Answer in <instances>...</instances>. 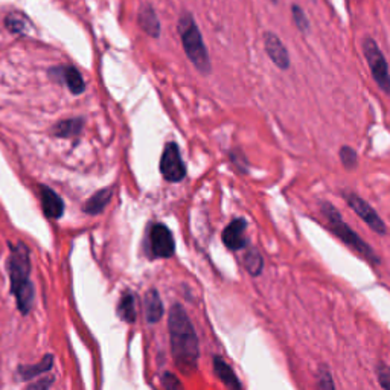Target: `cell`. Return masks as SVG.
Segmentation results:
<instances>
[{
	"label": "cell",
	"instance_id": "6da1fadb",
	"mask_svg": "<svg viewBox=\"0 0 390 390\" xmlns=\"http://www.w3.org/2000/svg\"><path fill=\"white\" fill-rule=\"evenodd\" d=\"M168 329L171 341V354L174 363L183 374H191L197 369L200 357L199 337L191 319L180 305H172L168 316Z\"/></svg>",
	"mask_w": 390,
	"mask_h": 390
},
{
	"label": "cell",
	"instance_id": "7a4b0ae2",
	"mask_svg": "<svg viewBox=\"0 0 390 390\" xmlns=\"http://www.w3.org/2000/svg\"><path fill=\"white\" fill-rule=\"evenodd\" d=\"M8 273L11 280V292L22 314H29L34 305V285L31 280V258L23 242L9 244Z\"/></svg>",
	"mask_w": 390,
	"mask_h": 390
},
{
	"label": "cell",
	"instance_id": "3957f363",
	"mask_svg": "<svg viewBox=\"0 0 390 390\" xmlns=\"http://www.w3.org/2000/svg\"><path fill=\"white\" fill-rule=\"evenodd\" d=\"M177 29L182 38L184 54L189 58L192 66L201 75H209L212 72L211 57L206 45H204L200 29L194 20V16L191 13H183L179 18Z\"/></svg>",
	"mask_w": 390,
	"mask_h": 390
},
{
	"label": "cell",
	"instance_id": "277c9868",
	"mask_svg": "<svg viewBox=\"0 0 390 390\" xmlns=\"http://www.w3.org/2000/svg\"><path fill=\"white\" fill-rule=\"evenodd\" d=\"M321 215L325 217L331 232L337 235L341 240V242H345L349 249H353L360 256L370 262V264H379V256L374 252V249L348 226L343 218H341L340 212L333 204H329L326 201L321 203Z\"/></svg>",
	"mask_w": 390,
	"mask_h": 390
},
{
	"label": "cell",
	"instance_id": "5b68a950",
	"mask_svg": "<svg viewBox=\"0 0 390 390\" xmlns=\"http://www.w3.org/2000/svg\"><path fill=\"white\" fill-rule=\"evenodd\" d=\"M362 49L374 81L386 95L390 96V71L386 57L372 37H365Z\"/></svg>",
	"mask_w": 390,
	"mask_h": 390
},
{
	"label": "cell",
	"instance_id": "8992f818",
	"mask_svg": "<svg viewBox=\"0 0 390 390\" xmlns=\"http://www.w3.org/2000/svg\"><path fill=\"white\" fill-rule=\"evenodd\" d=\"M160 172L163 179L171 183L182 182L187 175V167L182 159L180 148L175 142H168L165 145L160 158Z\"/></svg>",
	"mask_w": 390,
	"mask_h": 390
},
{
	"label": "cell",
	"instance_id": "52a82bcc",
	"mask_svg": "<svg viewBox=\"0 0 390 390\" xmlns=\"http://www.w3.org/2000/svg\"><path fill=\"white\" fill-rule=\"evenodd\" d=\"M345 199H346L348 204L350 206V209H353L357 213V215L367 224L370 229H372L374 232H377L378 235H384V233L387 232L386 224L382 218H379L377 211L372 206H370L367 201H365L362 197H358L357 194H353V192L346 194Z\"/></svg>",
	"mask_w": 390,
	"mask_h": 390
},
{
	"label": "cell",
	"instance_id": "ba28073f",
	"mask_svg": "<svg viewBox=\"0 0 390 390\" xmlns=\"http://www.w3.org/2000/svg\"><path fill=\"white\" fill-rule=\"evenodd\" d=\"M150 249L154 258H171L174 255L175 242L168 226L158 223L150 229Z\"/></svg>",
	"mask_w": 390,
	"mask_h": 390
},
{
	"label": "cell",
	"instance_id": "9c48e42d",
	"mask_svg": "<svg viewBox=\"0 0 390 390\" xmlns=\"http://www.w3.org/2000/svg\"><path fill=\"white\" fill-rule=\"evenodd\" d=\"M262 40H264L266 54L268 55L271 63L280 71H288L290 64H291L290 54H288V49L285 47L284 43H282L280 38L275 32L267 31Z\"/></svg>",
	"mask_w": 390,
	"mask_h": 390
},
{
	"label": "cell",
	"instance_id": "30bf717a",
	"mask_svg": "<svg viewBox=\"0 0 390 390\" xmlns=\"http://www.w3.org/2000/svg\"><path fill=\"white\" fill-rule=\"evenodd\" d=\"M246 230H247V221L244 218H235L232 220L226 229L223 230V242L229 250L237 252L242 250L247 246V238H246Z\"/></svg>",
	"mask_w": 390,
	"mask_h": 390
},
{
	"label": "cell",
	"instance_id": "8fae6325",
	"mask_svg": "<svg viewBox=\"0 0 390 390\" xmlns=\"http://www.w3.org/2000/svg\"><path fill=\"white\" fill-rule=\"evenodd\" d=\"M38 197H40L42 209L47 218L58 220L63 217L64 201L54 189L47 188V187H40V191H38Z\"/></svg>",
	"mask_w": 390,
	"mask_h": 390
},
{
	"label": "cell",
	"instance_id": "7c38bea8",
	"mask_svg": "<svg viewBox=\"0 0 390 390\" xmlns=\"http://www.w3.org/2000/svg\"><path fill=\"white\" fill-rule=\"evenodd\" d=\"M54 71L55 72H52V73L60 76V80L64 81V84L67 85V89L71 90V93L81 95L85 90V84H84L83 76L80 72H78V69H75L73 66H58Z\"/></svg>",
	"mask_w": 390,
	"mask_h": 390
},
{
	"label": "cell",
	"instance_id": "4fadbf2b",
	"mask_svg": "<svg viewBox=\"0 0 390 390\" xmlns=\"http://www.w3.org/2000/svg\"><path fill=\"white\" fill-rule=\"evenodd\" d=\"M138 22L139 26L142 28V31L145 34H148L153 38H159L160 37V20L158 14H155L154 8L151 5H143L139 9V16H138Z\"/></svg>",
	"mask_w": 390,
	"mask_h": 390
},
{
	"label": "cell",
	"instance_id": "5bb4252c",
	"mask_svg": "<svg viewBox=\"0 0 390 390\" xmlns=\"http://www.w3.org/2000/svg\"><path fill=\"white\" fill-rule=\"evenodd\" d=\"M163 304L158 290H148L145 295V317L148 324H158L163 317Z\"/></svg>",
	"mask_w": 390,
	"mask_h": 390
},
{
	"label": "cell",
	"instance_id": "9a60e30c",
	"mask_svg": "<svg viewBox=\"0 0 390 390\" xmlns=\"http://www.w3.org/2000/svg\"><path fill=\"white\" fill-rule=\"evenodd\" d=\"M213 370H215L217 377L229 390H242V386L240 383L237 374L233 372V369L224 362L223 358L220 357L213 358Z\"/></svg>",
	"mask_w": 390,
	"mask_h": 390
},
{
	"label": "cell",
	"instance_id": "2e32d148",
	"mask_svg": "<svg viewBox=\"0 0 390 390\" xmlns=\"http://www.w3.org/2000/svg\"><path fill=\"white\" fill-rule=\"evenodd\" d=\"M112 195H113L112 188H104L101 191L95 192L92 197L85 201L83 211L85 213H89V215H98V213H101L107 208V204L110 203Z\"/></svg>",
	"mask_w": 390,
	"mask_h": 390
},
{
	"label": "cell",
	"instance_id": "e0dca14e",
	"mask_svg": "<svg viewBox=\"0 0 390 390\" xmlns=\"http://www.w3.org/2000/svg\"><path fill=\"white\" fill-rule=\"evenodd\" d=\"M54 365V357L52 355H45V358L42 360L38 365H26V366H20L17 369V375L20 379H31L35 378L37 375L49 372V370L52 369Z\"/></svg>",
	"mask_w": 390,
	"mask_h": 390
},
{
	"label": "cell",
	"instance_id": "ac0fdd59",
	"mask_svg": "<svg viewBox=\"0 0 390 390\" xmlns=\"http://www.w3.org/2000/svg\"><path fill=\"white\" fill-rule=\"evenodd\" d=\"M83 130V119H67V121H60L57 125L52 126V134L57 136V138H63V139H69L73 138V136L80 134Z\"/></svg>",
	"mask_w": 390,
	"mask_h": 390
},
{
	"label": "cell",
	"instance_id": "d6986e66",
	"mask_svg": "<svg viewBox=\"0 0 390 390\" xmlns=\"http://www.w3.org/2000/svg\"><path fill=\"white\" fill-rule=\"evenodd\" d=\"M118 316L126 321V324H134L136 321V300L131 292H124L118 304Z\"/></svg>",
	"mask_w": 390,
	"mask_h": 390
},
{
	"label": "cell",
	"instance_id": "ffe728a7",
	"mask_svg": "<svg viewBox=\"0 0 390 390\" xmlns=\"http://www.w3.org/2000/svg\"><path fill=\"white\" fill-rule=\"evenodd\" d=\"M242 264L250 275L255 278H258L262 273V270H264V259H262V255L256 249H250L246 252Z\"/></svg>",
	"mask_w": 390,
	"mask_h": 390
},
{
	"label": "cell",
	"instance_id": "44dd1931",
	"mask_svg": "<svg viewBox=\"0 0 390 390\" xmlns=\"http://www.w3.org/2000/svg\"><path fill=\"white\" fill-rule=\"evenodd\" d=\"M291 16H292V22H295V25L297 26V29L300 32H309V20H308V17L305 14L304 9H302L299 5H292L291 6Z\"/></svg>",
	"mask_w": 390,
	"mask_h": 390
},
{
	"label": "cell",
	"instance_id": "7402d4cb",
	"mask_svg": "<svg viewBox=\"0 0 390 390\" xmlns=\"http://www.w3.org/2000/svg\"><path fill=\"white\" fill-rule=\"evenodd\" d=\"M340 160L346 170H354L358 165V154L354 148L345 145L340 148Z\"/></svg>",
	"mask_w": 390,
	"mask_h": 390
},
{
	"label": "cell",
	"instance_id": "603a6c76",
	"mask_svg": "<svg viewBox=\"0 0 390 390\" xmlns=\"http://www.w3.org/2000/svg\"><path fill=\"white\" fill-rule=\"evenodd\" d=\"M316 390H336L333 375H331L328 369H321L319 372L317 382H316Z\"/></svg>",
	"mask_w": 390,
	"mask_h": 390
},
{
	"label": "cell",
	"instance_id": "cb8c5ba5",
	"mask_svg": "<svg viewBox=\"0 0 390 390\" xmlns=\"http://www.w3.org/2000/svg\"><path fill=\"white\" fill-rule=\"evenodd\" d=\"M378 383L383 390H390V367L387 365H378L377 367Z\"/></svg>",
	"mask_w": 390,
	"mask_h": 390
},
{
	"label": "cell",
	"instance_id": "d4e9b609",
	"mask_svg": "<svg viewBox=\"0 0 390 390\" xmlns=\"http://www.w3.org/2000/svg\"><path fill=\"white\" fill-rule=\"evenodd\" d=\"M163 386H165V390H183L179 378L170 372L163 375Z\"/></svg>",
	"mask_w": 390,
	"mask_h": 390
},
{
	"label": "cell",
	"instance_id": "484cf974",
	"mask_svg": "<svg viewBox=\"0 0 390 390\" xmlns=\"http://www.w3.org/2000/svg\"><path fill=\"white\" fill-rule=\"evenodd\" d=\"M230 160L237 165V168L241 170L242 172L247 171V162L246 159H244V155L240 150L237 151H230Z\"/></svg>",
	"mask_w": 390,
	"mask_h": 390
},
{
	"label": "cell",
	"instance_id": "4316f807",
	"mask_svg": "<svg viewBox=\"0 0 390 390\" xmlns=\"http://www.w3.org/2000/svg\"><path fill=\"white\" fill-rule=\"evenodd\" d=\"M6 26L9 31H13V32H22L23 29H25V22L22 20H16V16H9L6 18Z\"/></svg>",
	"mask_w": 390,
	"mask_h": 390
},
{
	"label": "cell",
	"instance_id": "83f0119b",
	"mask_svg": "<svg viewBox=\"0 0 390 390\" xmlns=\"http://www.w3.org/2000/svg\"><path fill=\"white\" fill-rule=\"evenodd\" d=\"M54 379L52 378H43V379H38L37 383H32L29 384L25 390H49V387H51Z\"/></svg>",
	"mask_w": 390,
	"mask_h": 390
},
{
	"label": "cell",
	"instance_id": "f1b7e54d",
	"mask_svg": "<svg viewBox=\"0 0 390 390\" xmlns=\"http://www.w3.org/2000/svg\"><path fill=\"white\" fill-rule=\"evenodd\" d=\"M271 2H273V4H278V0H271Z\"/></svg>",
	"mask_w": 390,
	"mask_h": 390
}]
</instances>
